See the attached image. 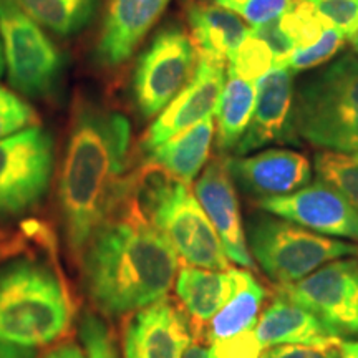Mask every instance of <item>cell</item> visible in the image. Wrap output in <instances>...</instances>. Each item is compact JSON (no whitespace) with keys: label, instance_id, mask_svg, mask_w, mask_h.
<instances>
[{"label":"cell","instance_id":"obj_22","mask_svg":"<svg viewBox=\"0 0 358 358\" xmlns=\"http://www.w3.org/2000/svg\"><path fill=\"white\" fill-rule=\"evenodd\" d=\"M267 294V289L248 271L243 284L229 302L204 327V335L209 343L256 329Z\"/></svg>","mask_w":358,"mask_h":358},{"label":"cell","instance_id":"obj_12","mask_svg":"<svg viewBox=\"0 0 358 358\" xmlns=\"http://www.w3.org/2000/svg\"><path fill=\"white\" fill-rule=\"evenodd\" d=\"M192 335L185 308L171 297L129 313L122 330L123 358H181Z\"/></svg>","mask_w":358,"mask_h":358},{"label":"cell","instance_id":"obj_41","mask_svg":"<svg viewBox=\"0 0 358 358\" xmlns=\"http://www.w3.org/2000/svg\"><path fill=\"white\" fill-rule=\"evenodd\" d=\"M350 43H352L353 50H355V52L358 53V30H357V34H355V35H353V37L350 38Z\"/></svg>","mask_w":358,"mask_h":358},{"label":"cell","instance_id":"obj_25","mask_svg":"<svg viewBox=\"0 0 358 358\" xmlns=\"http://www.w3.org/2000/svg\"><path fill=\"white\" fill-rule=\"evenodd\" d=\"M313 168L322 181L342 192L358 211V155L320 151L313 156Z\"/></svg>","mask_w":358,"mask_h":358},{"label":"cell","instance_id":"obj_11","mask_svg":"<svg viewBox=\"0 0 358 358\" xmlns=\"http://www.w3.org/2000/svg\"><path fill=\"white\" fill-rule=\"evenodd\" d=\"M226 66L222 62L198 55V65L189 83L156 116L143 136L141 150L145 153L216 113L226 83Z\"/></svg>","mask_w":358,"mask_h":358},{"label":"cell","instance_id":"obj_23","mask_svg":"<svg viewBox=\"0 0 358 358\" xmlns=\"http://www.w3.org/2000/svg\"><path fill=\"white\" fill-rule=\"evenodd\" d=\"M25 15L58 37L82 34L96 15L100 0H12Z\"/></svg>","mask_w":358,"mask_h":358},{"label":"cell","instance_id":"obj_37","mask_svg":"<svg viewBox=\"0 0 358 358\" xmlns=\"http://www.w3.org/2000/svg\"><path fill=\"white\" fill-rule=\"evenodd\" d=\"M37 350L35 348H27L12 345V343L0 342V358H35Z\"/></svg>","mask_w":358,"mask_h":358},{"label":"cell","instance_id":"obj_2","mask_svg":"<svg viewBox=\"0 0 358 358\" xmlns=\"http://www.w3.org/2000/svg\"><path fill=\"white\" fill-rule=\"evenodd\" d=\"M85 297L105 317H124L168 297L179 257L138 209H118L78 257Z\"/></svg>","mask_w":358,"mask_h":358},{"label":"cell","instance_id":"obj_21","mask_svg":"<svg viewBox=\"0 0 358 358\" xmlns=\"http://www.w3.org/2000/svg\"><path fill=\"white\" fill-rule=\"evenodd\" d=\"M257 88L236 75L227 73L216 106V148L221 155L234 151L252 118Z\"/></svg>","mask_w":358,"mask_h":358},{"label":"cell","instance_id":"obj_27","mask_svg":"<svg viewBox=\"0 0 358 358\" xmlns=\"http://www.w3.org/2000/svg\"><path fill=\"white\" fill-rule=\"evenodd\" d=\"M345 42V35L335 27H330L315 43L306 48H295L290 55L277 62L275 66H285V69L292 70L294 73L315 69V66L324 65L325 62L337 55Z\"/></svg>","mask_w":358,"mask_h":358},{"label":"cell","instance_id":"obj_15","mask_svg":"<svg viewBox=\"0 0 358 358\" xmlns=\"http://www.w3.org/2000/svg\"><path fill=\"white\" fill-rule=\"evenodd\" d=\"M171 0H106L95 43V60L103 69L122 66L136 52Z\"/></svg>","mask_w":358,"mask_h":358},{"label":"cell","instance_id":"obj_3","mask_svg":"<svg viewBox=\"0 0 358 358\" xmlns=\"http://www.w3.org/2000/svg\"><path fill=\"white\" fill-rule=\"evenodd\" d=\"M75 306L48 259L12 257L0 264V342L37 348L69 332Z\"/></svg>","mask_w":358,"mask_h":358},{"label":"cell","instance_id":"obj_38","mask_svg":"<svg viewBox=\"0 0 358 358\" xmlns=\"http://www.w3.org/2000/svg\"><path fill=\"white\" fill-rule=\"evenodd\" d=\"M340 343H342V340L330 337L324 343L317 345L313 358H340Z\"/></svg>","mask_w":358,"mask_h":358},{"label":"cell","instance_id":"obj_18","mask_svg":"<svg viewBox=\"0 0 358 358\" xmlns=\"http://www.w3.org/2000/svg\"><path fill=\"white\" fill-rule=\"evenodd\" d=\"M186 20L198 55L226 65L252 30L236 13L204 0H196L187 6Z\"/></svg>","mask_w":358,"mask_h":358},{"label":"cell","instance_id":"obj_28","mask_svg":"<svg viewBox=\"0 0 358 358\" xmlns=\"http://www.w3.org/2000/svg\"><path fill=\"white\" fill-rule=\"evenodd\" d=\"M78 337L87 358H118L115 334L100 313L83 312L78 322Z\"/></svg>","mask_w":358,"mask_h":358},{"label":"cell","instance_id":"obj_42","mask_svg":"<svg viewBox=\"0 0 358 358\" xmlns=\"http://www.w3.org/2000/svg\"><path fill=\"white\" fill-rule=\"evenodd\" d=\"M10 234V232H6V231H0V239H2V237H6V236H8Z\"/></svg>","mask_w":358,"mask_h":358},{"label":"cell","instance_id":"obj_20","mask_svg":"<svg viewBox=\"0 0 358 358\" xmlns=\"http://www.w3.org/2000/svg\"><path fill=\"white\" fill-rule=\"evenodd\" d=\"M216 134V122L213 116L203 120L171 140L148 151L145 163L163 169L178 181L191 185L203 171L211 153L213 138Z\"/></svg>","mask_w":358,"mask_h":358},{"label":"cell","instance_id":"obj_34","mask_svg":"<svg viewBox=\"0 0 358 358\" xmlns=\"http://www.w3.org/2000/svg\"><path fill=\"white\" fill-rule=\"evenodd\" d=\"M29 248V236L27 234H10L0 239V264L8 259L20 256Z\"/></svg>","mask_w":358,"mask_h":358},{"label":"cell","instance_id":"obj_36","mask_svg":"<svg viewBox=\"0 0 358 358\" xmlns=\"http://www.w3.org/2000/svg\"><path fill=\"white\" fill-rule=\"evenodd\" d=\"M40 358H87V353H85L83 347L78 345V343L65 342L53 347L52 350H48Z\"/></svg>","mask_w":358,"mask_h":358},{"label":"cell","instance_id":"obj_17","mask_svg":"<svg viewBox=\"0 0 358 358\" xmlns=\"http://www.w3.org/2000/svg\"><path fill=\"white\" fill-rule=\"evenodd\" d=\"M248 268L209 271L186 266L176 275V297L189 317L191 327L204 330L208 322L229 302L243 284Z\"/></svg>","mask_w":358,"mask_h":358},{"label":"cell","instance_id":"obj_39","mask_svg":"<svg viewBox=\"0 0 358 358\" xmlns=\"http://www.w3.org/2000/svg\"><path fill=\"white\" fill-rule=\"evenodd\" d=\"M340 358H358V340H342Z\"/></svg>","mask_w":358,"mask_h":358},{"label":"cell","instance_id":"obj_33","mask_svg":"<svg viewBox=\"0 0 358 358\" xmlns=\"http://www.w3.org/2000/svg\"><path fill=\"white\" fill-rule=\"evenodd\" d=\"M315 350L317 345H277L264 348L261 358H313Z\"/></svg>","mask_w":358,"mask_h":358},{"label":"cell","instance_id":"obj_40","mask_svg":"<svg viewBox=\"0 0 358 358\" xmlns=\"http://www.w3.org/2000/svg\"><path fill=\"white\" fill-rule=\"evenodd\" d=\"M6 73V58H3V43H2V32H0V78Z\"/></svg>","mask_w":358,"mask_h":358},{"label":"cell","instance_id":"obj_29","mask_svg":"<svg viewBox=\"0 0 358 358\" xmlns=\"http://www.w3.org/2000/svg\"><path fill=\"white\" fill-rule=\"evenodd\" d=\"M236 13L245 24L256 29L279 19L292 7L295 0H204Z\"/></svg>","mask_w":358,"mask_h":358},{"label":"cell","instance_id":"obj_5","mask_svg":"<svg viewBox=\"0 0 358 358\" xmlns=\"http://www.w3.org/2000/svg\"><path fill=\"white\" fill-rule=\"evenodd\" d=\"M245 234L254 262L275 285L295 284L325 264L358 256L357 244L330 239L267 213L250 219Z\"/></svg>","mask_w":358,"mask_h":358},{"label":"cell","instance_id":"obj_14","mask_svg":"<svg viewBox=\"0 0 358 358\" xmlns=\"http://www.w3.org/2000/svg\"><path fill=\"white\" fill-rule=\"evenodd\" d=\"M231 176L256 199L299 191L312 179V163L301 151L268 148L252 156H226Z\"/></svg>","mask_w":358,"mask_h":358},{"label":"cell","instance_id":"obj_4","mask_svg":"<svg viewBox=\"0 0 358 358\" xmlns=\"http://www.w3.org/2000/svg\"><path fill=\"white\" fill-rule=\"evenodd\" d=\"M295 140L322 151L358 155V57L343 53L294 92Z\"/></svg>","mask_w":358,"mask_h":358},{"label":"cell","instance_id":"obj_6","mask_svg":"<svg viewBox=\"0 0 358 358\" xmlns=\"http://www.w3.org/2000/svg\"><path fill=\"white\" fill-rule=\"evenodd\" d=\"M0 32L8 83L27 98H52L64 83L66 60L57 43L12 0H0Z\"/></svg>","mask_w":358,"mask_h":358},{"label":"cell","instance_id":"obj_1","mask_svg":"<svg viewBox=\"0 0 358 358\" xmlns=\"http://www.w3.org/2000/svg\"><path fill=\"white\" fill-rule=\"evenodd\" d=\"M129 146L127 116L95 98H75L58 179L62 227L75 261L115 211L127 178Z\"/></svg>","mask_w":358,"mask_h":358},{"label":"cell","instance_id":"obj_32","mask_svg":"<svg viewBox=\"0 0 358 358\" xmlns=\"http://www.w3.org/2000/svg\"><path fill=\"white\" fill-rule=\"evenodd\" d=\"M262 345L254 330L237 334L234 337L211 342L209 355L214 358H261Z\"/></svg>","mask_w":358,"mask_h":358},{"label":"cell","instance_id":"obj_35","mask_svg":"<svg viewBox=\"0 0 358 358\" xmlns=\"http://www.w3.org/2000/svg\"><path fill=\"white\" fill-rule=\"evenodd\" d=\"M209 348H211V343L206 338L204 330L192 329L191 340L182 352L181 358H209Z\"/></svg>","mask_w":358,"mask_h":358},{"label":"cell","instance_id":"obj_19","mask_svg":"<svg viewBox=\"0 0 358 358\" xmlns=\"http://www.w3.org/2000/svg\"><path fill=\"white\" fill-rule=\"evenodd\" d=\"M262 348L277 345H319L330 335L307 308L275 292L272 302L264 308L254 329Z\"/></svg>","mask_w":358,"mask_h":358},{"label":"cell","instance_id":"obj_13","mask_svg":"<svg viewBox=\"0 0 358 358\" xmlns=\"http://www.w3.org/2000/svg\"><path fill=\"white\" fill-rule=\"evenodd\" d=\"M194 194L213 222L227 257L236 266L257 272L248 245V234L239 209L234 179L227 168L226 156L206 164L194 186Z\"/></svg>","mask_w":358,"mask_h":358},{"label":"cell","instance_id":"obj_8","mask_svg":"<svg viewBox=\"0 0 358 358\" xmlns=\"http://www.w3.org/2000/svg\"><path fill=\"white\" fill-rule=\"evenodd\" d=\"M55 168L48 129L29 127L0 140V217H17L42 203Z\"/></svg>","mask_w":358,"mask_h":358},{"label":"cell","instance_id":"obj_16","mask_svg":"<svg viewBox=\"0 0 358 358\" xmlns=\"http://www.w3.org/2000/svg\"><path fill=\"white\" fill-rule=\"evenodd\" d=\"M256 88L252 118L237 143L234 156H245L277 141H295L292 131L294 71L285 66H274L259 80Z\"/></svg>","mask_w":358,"mask_h":358},{"label":"cell","instance_id":"obj_26","mask_svg":"<svg viewBox=\"0 0 358 358\" xmlns=\"http://www.w3.org/2000/svg\"><path fill=\"white\" fill-rule=\"evenodd\" d=\"M277 25L295 48L310 47L332 27L308 0H295L292 7L277 19Z\"/></svg>","mask_w":358,"mask_h":358},{"label":"cell","instance_id":"obj_24","mask_svg":"<svg viewBox=\"0 0 358 358\" xmlns=\"http://www.w3.org/2000/svg\"><path fill=\"white\" fill-rule=\"evenodd\" d=\"M277 57L266 40L250 30L244 40L227 60V73L257 83L259 80L275 66Z\"/></svg>","mask_w":358,"mask_h":358},{"label":"cell","instance_id":"obj_10","mask_svg":"<svg viewBox=\"0 0 358 358\" xmlns=\"http://www.w3.org/2000/svg\"><path fill=\"white\" fill-rule=\"evenodd\" d=\"M254 204L259 211L317 234L358 241V211L342 192L322 179L290 194L256 199Z\"/></svg>","mask_w":358,"mask_h":358},{"label":"cell","instance_id":"obj_31","mask_svg":"<svg viewBox=\"0 0 358 358\" xmlns=\"http://www.w3.org/2000/svg\"><path fill=\"white\" fill-rule=\"evenodd\" d=\"M330 25L350 40L358 30V0H308Z\"/></svg>","mask_w":358,"mask_h":358},{"label":"cell","instance_id":"obj_7","mask_svg":"<svg viewBox=\"0 0 358 358\" xmlns=\"http://www.w3.org/2000/svg\"><path fill=\"white\" fill-rule=\"evenodd\" d=\"M198 52L189 32L176 24L159 29L134 65L131 95L141 118H156L189 83Z\"/></svg>","mask_w":358,"mask_h":358},{"label":"cell","instance_id":"obj_30","mask_svg":"<svg viewBox=\"0 0 358 358\" xmlns=\"http://www.w3.org/2000/svg\"><path fill=\"white\" fill-rule=\"evenodd\" d=\"M37 124V113L25 100L0 85V140Z\"/></svg>","mask_w":358,"mask_h":358},{"label":"cell","instance_id":"obj_9","mask_svg":"<svg viewBox=\"0 0 358 358\" xmlns=\"http://www.w3.org/2000/svg\"><path fill=\"white\" fill-rule=\"evenodd\" d=\"M279 292L319 319L330 337H358V261L345 257L332 261L306 279L289 285H275Z\"/></svg>","mask_w":358,"mask_h":358}]
</instances>
